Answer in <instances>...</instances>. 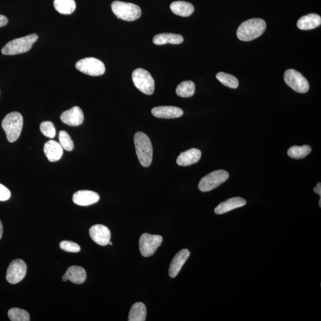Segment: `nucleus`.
Wrapping results in <instances>:
<instances>
[{"instance_id": "e433bc0d", "label": "nucleus", "mask_w": 321, "mask_h": 321, "mask_svg": "<svg viewBox=\"0 0 321 321\" xmlns=\"http://www.w3.org/2000/svg\"><path fill=\"white\" fill-rule=\"evenodd\" d=\"M62 281H67L68 280V278L67 275H66L65 274L63 275V276H62Z\"/></svg>"}, {"instance_id": "9d476101", "label": "nucleus", "mask_w": 321, "mask_h": 321, "mask_svg": "<svg viewBox=\"0 0 321 321\" xmlns=\"http://www.w3.org/2000/svg\"><path fill=\"white\" fill-rule=\"evenodd\" d=\"M163 240L162 236L143 234L139 240V249L142 255L144 257L152 256L162 245Z\"/></svg>"}, {"instance_id": "f3484780", "label": "nucleus", "mask_w": 321, "mask_h": 321, "mask_svg": "<svg viewBox=\"0 0 321 321\" xmlns=\"http://www.w3.org/2000/svg\"><path fill=\"white\" fill-rule=\"evenodd\" d=\"M153 116L157 118H178L182 116L183 111L180 108L172 106H162L153 108L152 110Z\"/></svg>"}, {"instance_id": "b1692460", "label": "nucleus", "mask_w": 321, "mask_h": 321, "mask_svg": "<svg viewBox=\"0 0 321 321\" xmlns=\"http://www.w3.org/2000/svg\"><path fill=\"white\" fill-rule=\"evenodd\" d=\"M146 318V309L144 303L138 302L132 306L129 312V321H145Z\"/></svg>"}, {"instance_id": "f03ea898", "label": "nucleus", "mask_w": 321, "mask_h": 321, "mask_svg": "<svg viewBox=\"0 0 321 321\" xmlns=\"http://www.w3.org/2000/svg\"><path fill=\"white\" fill-rule=\"evenodd\" d=\"M136 152L141 165L145 167L151 166L153 149L151 141L144 133L138 132L134 137Z\"/></svg>"}, {"instance_id": "aec40b11", "label": "nucleus", "mask_w": 321, "mask_h": 321, "mask_svg": "<svg viewBox=\"0 0 321 321\" xmlns=\"http://www.w3.org/2000/svg\"><path fill=\"white\" fill-rule=\"evenodd\" d=\"M321 24V17L316 14H309L300 18L297 23L298 28L301 30H310L316 28Z\"/></svg>"}, {"instance_id": "39448f33", "label": "nucleus", "mask_w": 321, "mask_h": 321, "mask_svg": "<svg viewBox=\"0 0 321 321\" xmlns=\"http://www.w3.org/2000/svg\"><path fill=\"white\" fill-rule=\"evenodd\" d=\"M111 9L117 18L129 22L138 19L142 14L141 8L131 3L115 1L111 5Z\"/></svg>"}, {"instance_id": "20e7f679", "label": "nucleus", "mask_w": 321, "mask_h": 321, "mask_svg": "<svg viewBox=\"0 0 321 321\" xmlns=\"http://www.w3.org/2000/svg\"><path fill=\"white\" fill-rule=\"evenodd\" d=\"M38 39L36 34L29 35L22 38H16L10 41L2 48L3 54L13 55L24 53L29 51L33 47V44Z\"/></svg>"}, {"instance_id": "f257e3e1", "label": "nucleus", "mask_w": 321, "mask_h": 321, "mask_svg": "<svg viewBox=\"0 0 321 321\" xmlns=\"http://www.w3.org/2000/svg\"><path fill=\"white\" fill-rule=\"evenodd\" d=\"M266 28L267 24L263 19H251L240 24L237 31V36L241 41H252L261 36Z\"/></svg>"}, {"instance_id": "4468645a", "label": "nucleus", "mask_w": 321, "mask_h": 321, "mask_svg": "<svg viewBox=\"0 0 321 321\" xmlns=\"http://www.w3.org/2000/svg\"><path fill=\"white\" fill-rule=\"evenodd\" d=\"M190 255V253L187 249L181 250L176 254L170 265L169 273L171 277L175 278L179 274Z\"/></svg>"}, {"instance_id": "a878e982", "label": "nucleus", "mask_w": 321, "mask_h": 321, "mask_svg": "<svg viewBox=\"0 0 321 321\" xmlns=\"http://www.w3.org/2000/svg\"><path fill=\"white\" fill-rule=\"evenodd\" d=\"M195 85L192 81L187 80L180 83L176 88L178 96L182 98H189L194 95Z\"/></svg>"}, {"instance_id": "0eeeda50", "label": "nucleus", "mask_w": 321, "mask_h": 321, "mask_svg": "<svg viewBox=\"0 0 321 321\" xmlns=\"http://www.w3.org/2000/svg\"><path fill=\"white\" fill-rule=\"evenodd\" d=\"M229 178V174L225 170H216L202 178L199 183V189L203 192L211 191L220 186Z\"/></svg>"}, {"instance_id": "a211bd4d", "label": "nucleus", "mask_w": 321, "mask_h": 321, "mask_svg": "<svg viewBox=\"0 0 321 321\" xmlns=\"http://www.w3.org/2000/svg\"><path fill=\"white\" fill-rule=\"evenodd\" d=\"M200 149L191 148L181 152L177 158V164L180 166H189L196 164L201 158Z\"/></svg>"}, {"instance_id": "5701e85b", "label": "nucleus", "mask_w": 321, "mask_h": 321, "mask_svg": "<svg viewBox=\"0 0 321 321\" xmlns=\"http://www.w3.org/2000/svg\"><path fill=\"white\" fill-rule=\"evenodd\" d=\"M68 280L75 284H81L86 279V273L84 269L79 266H72L66 271Z\"/></svg>"}, {"instance_id": "7c9ffc66", "label": "nucleus", "mask_w": 321, "mask_h": 321, "mask_svg": "<svg viewBox=\"0 0 321 321\" xmlns=\"http://www.w3.org/2000/svg\"><path fill=\"white\" fill-rule=\"evenodd\" d=\"M40 131L45 137L54 138L56 136V129L51 121H44L40 125Z\"/></svg>"}, {"instance_id": "c756f323", "label": "nucleus", "mask_w": 321, "mask_h": 321, "mask_svg": "<svg viewBox=\"0 0 321 321\" xmlns=\"http://www.w3.org/2000/svg\"><path fill=\"white\" fill-rule=\"evenodd\" d=\"M59 144L62 149L67 151H72L74 148V143L67 132L62 131L59 133Z\"/></svg>"}, {"instance_id": "7ed1b4c3", "label": "nucleus", "mask_w": 321, "mask_h": 321, "mask_svg": "<svg viewBox=\"0 0 321 321\" xmlns=\"http://www.w3.org/2000/svg\"><path fill=\"white\" fill-rule=\"evenodd\" d=\"M23 125V117L20 113L12 112L7 115L2 121V125L9 142H14L19 139Z\"/></svg>"}, {"instance_id": "9b49d317", "label": "nucleus", "mask_w": 321, "mask_h": 321, "mask_svg": "<svg viewBox=\"0 0 321 321\" xmlns=\"http://www.w3.org/2000/svg\"><path fill=\"white\" fill-rule=\"evenodd\" d=\"M26 270V264L23 260L17 259L13 261L7 270V281L12 284L19 283L25 277Z\"/></svg>"}, {"instance_id": "f704fd0d", "label": "nucleus", "mask_w": 321, "mask_h": 321, "mask_svg": "<svg viewBox=\"0 0 321 321\" xmlns=\"http://www.w3.org/2000/svg\"><path fill=\"white\" fill-rule=\"evenodd\" d=\"M313 191H315L316 194L319 195L320 197H321V184L320 183H318L317 184V186L316 187L314 188Z\"/></svg>"}, {"instance_id": "412c9836", "label": "nucleus", "mask_w": 321, "mask_h": 321, "mask_svg": "<svg viewBox=\"0 0 321 321\" xmlns=\"http://www.w3.org/2000/svg\"><path fill=\"white\" fill-rule=\"evenodd\" d=\"M183 42V38L180 35L165 33L156 35L153 38V43L162 45L167 44H180Z\"/></svg>"}, {"instance_id": "bb28decb", "label": "nucleus", "mask_w": 321, "mask_h": 321, "mask_svg": "<svg viewBox=\"0 0 321 321\" xmlns=\"http://www.w3.org/2000/svg\"><path fill=\"white\" fill-rule=\"evenodd\" d=\"M311 151L312 148L309 145L293 146L288 149L287 154L292 158L303 159L309 155Z\"/></svg>"}, {"instance_id": "6e6552de", "label": "nucleus", "mask_w": 321, "mask_h": 321, "mask_svg": "<svg viewBox=\"0 0 321 321\" xmlns=\"http://www.w3.org/2000/svg\"><path fill=\"white\" fill-rule=\"evenodd\" d=\"M284 81L288 86L299 93H304L309 89V83L301 73L294 69H288L284 73Z\"/></svg>"}, {"instance_id": "c85d7f7f", "label": "nucleus", "mask_w": 321, "mask_h": 321, "mask_svg": "<svg viewBox=\"0 0 321 321\" xmlns=\"http://www.w3.org/2000/svg\"><path fill=\"white\" fill-rule=\"evenodd\" d=\"M8 316L12 321H29L30 315L26 310L19 308H12L9 310Z\"/></svg>"}, {"instance_id": "dca6fc26", "label": "nucleus", "mask_w": 321, "mask_h": 321, "mask_svg": "<svg viewBox=\"0 0 321 321\" xmlns=\"http://www.w3.org/2000/svg\"><path fill=\"white\" fill-rule=\"evenodd\" d=\"M246 204V200L242 198L235 197L230 198L219 204L215 208V213L218 215L224 214L227 212L234 210V209L244 207Z\"/></svg>"}, {"instance_id": "1a4fd4ad", "label": "nucleus", "mask_w": 321, "mask_h": 321, "mask_svg": "<svg viewBox=\"0 0 321 321\" xmlns=\"http://www.w3.org/2000/svg\"><path fill=\"white\" fill-rule=\"evenodd\" d=\"M76 68L84 74L98 76L103 75L106 72V67L99 59L88 57L82 59L76 62Z\"/></svg>"}, {"instance_id": "2eb2a0df", "label": "nucleus", "mask_w": 321, "mask_h": 321, "mask_svg": "<svg viewBox=\"0 0 321 321\" xmlns=\"http://www.w3.org/2000/svg\"><path fill=\"white\" fill-rule=\"evenodd\" d=\"M99 195L90 190H79L73 195V201L80 206H89L97 203L100 200Z\"/></svg>"}, {"instance_id": "cd10ccee", "label": "nucleus", "mask_w": 321, "mask_h": 321, "mask_svg": "<svg viewBox=\"0 0 321 321\" xmlns=\"http://www.w3.org/2000/svg\"><path fill=\"white\" fill-rule=\"evenodd\" d=\"M216 78L222 85L229 88L236 89L239 86V80L235 76L228 74L224 72H219L216 75Z\"/></svg>"}, {"instance_id": "ddd939ff", "label": "nucleus", "mask_w": 321, "mask_h": 321, "mask_svg": "<svg viewBox=\"0 0 321 321\" xmlns=\"http://www.w3.org/2000/svg\"><path fill=\"white\" fill-rule=\"evenodd\" d=\"M61 120L66 124L71 126H78L84 121V114L79 107H74L62 113Z\"/></svg>"}, {"instance_id": "393cba45", "label": "nucleus", "mask_w": 321, "mask_h": 321, "mask_svg": "<svg viewBox=\"0 0 321 321\" xmlns=\"http://www.w3.org/2000/svg\"><path fill=\"white\" fill-rule=\"evenodd\" d=\"M54 6L57 11L62 15H71L75 12V0H54Z\"/></svg>"}, {"instance_id": "473e14b6", "label": "nucleus", "mask_w": 321, "mask_h": 321, "mask_svg": "<svg viewBox=\"0 0 321 321\" xmlns=\"http://www.w3.org/2000/svg\"><path fill=\"white\" fill-rule=\"evenodd\" d=\"M11 197V192L4 185L0 184V201H6Z\"/></svg>"}, {"instance_id": "f8f14e48", "label": "nucleus", "mask_w": 321, "mask_h": 321, "mask_svg": "<svg viewBox=\"0 0 321 321\" xmlns=\"http://www.w3.org/2000/svg\"><path fill=\"white\" fill-rule=\"evenodd\" d=\"M89 235L94 242L100 246H107L110 242V230L104 225L97 224L91 227Z\"/></svg>"}, {"instance_id": "423d86ee", "label": "nucleus", "mask_w": 321, "mask_h": 321, "mask_svg": "<svg viewBox=\"0 0 321 321\" xmlns=\"http://www.w3.org/2000/svg\"><path fill=\"white\" fill-rule=\"evenodd\" d=\"M134 85L141 92L152 95L154 92L155 82L150 73L143 69L135 70L132 73Z\"/></svg>"}, {"instance_id": "6ab92c4d", "label": "nucleus", "mask_w": 321, "mask_h": 321, "mask_svg": "<svg viewBox=\"0 0 321 321\" xmlns=\"http://www.w3.org/2000/svg\"><path fill=\"white\" fill-rule=\"evenodd\" d=\"M44 151L45 156L51 162H57L63 154V149L59 142L52 140L48 141L45 144Z\"/></svg>"}, {"instance_id": "72a5a7b5", "label": "nucleus", "mask_w": 321, "mask_h": 321, "mask_svg": "<svg viewBox=\"0 0 321 321\" xmlns=\"http://www.w3.org/2000/svg\"><path fill=\"white\" fill-rule=\"evenodd\" d=\"M8 23V19L4 15H0V27Z\"/></svg>"}, {"instance_id": "2f4dec72", "label": "nucleus", "mask_w": 321, "mask_h": 321, "mask_svg": "<svg viewBox=\"0 0 321 321\" xmlns=\"http://www.w3.org/2000/svg\"><path fill=\"white\" fill-rule=\"evenodd\" d=\"M60 248L68 252L78 253L80 252V247L78 244L71 241H62L60 244Z\"/></svg>"}, {"instance_id": "4be33fe9", "label": "nucleus", "mask_w": 321, "mask_h": 321, "mask_svg": "<svg viewBox=\"0 0 321 321\" xmlns=\"http://www.w3.org/2000/svg\"><path fill=\"white\" fill-rule=\"evenodd\" d=\"M170 9L175 15L182 17L190 16L195 11L194 7L191 3L182 1L172 3Z\"/></svg>"}, {"instance_id": "4c0bfd02", "label": "nucleus", "mask_w": 321, "mask_h": 321, "mask_svg": "<svg viewBox=\"0 0 321 321\" xmlns=\"http://www.w3.org/2000/svg\"><path fill=\"white\" fill-rule=\"evenodd\" d=\"M319 207H321V198L320 199V200L319 202Z\"/></svg>"}, {"instance_id": "c9c22d12", "label": "nucleus", "mask_w": 321, "mask_h": 321, "mask_svg": "<svg viewBox=\"0 0 321 321\" xmlns=\"http://www.w3.org/2000/svg\"><path fill=\"white\" fill-rule=\"evenodd\" d=\"M3 233V227L1 220H0V239H2Z\"/></svg>"}, {"instance_id": "58836bf2", "label": "nucleus", "mask_w": 321, "mask_h": 321, "mask_svg": "<svg viewBox=\"0 0 321 321\" xmlns=\"http://www.w3.org/2000/svg\"><path fill=\"white\" fill-rule=\"evenodd\" d=\"M109 245H113V243H111V242H109Z\"/></svg>"}]
</instances>
